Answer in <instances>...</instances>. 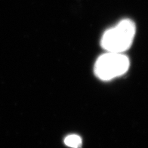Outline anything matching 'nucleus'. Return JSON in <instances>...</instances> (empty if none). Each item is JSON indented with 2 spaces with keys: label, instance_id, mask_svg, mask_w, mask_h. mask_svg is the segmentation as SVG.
Returning <instances> with one entry per match:
<instances>
[{
  "label": "nucleus",
  "instance_id": "2",
  "mask_svg": "<svg viewBox=\"0 0 148 148\" xmlns=\"http://www.w3.org/2000/svg\"><path fill=\"white\" fill-rule=\"evenodd\" d=\"M129 58L123 53L107 52L100 56L95 64V73L102 80H110L128 71Z\"/></svg>",
  "mask_w": 148,
  "mask_h": 148
},
{
  "label": "nucleus",
  "instance_id": "1",
  "mask_svg": "<svg viewBox=\"0 0 148 148\" xmlns=\"http://www.w3.org/2000/svg\"><path fill=\"white\" fill-rule=\"evenodd\" d=\"M135 32L136 27L132 21L123 20L103 33L101 41V46L108 52H124L132 44Z\"/></svg>",
  "mask_w": 148,
  "mask_h": 148
},
{
  "label": "nucleus",
  "instance_id": "3",
  "mask_svg": "<svg viewBox=\"0 0 148 148\" xmlns=\"http://www.w3.org/2000/svg\"><path fill=\"white\" fill-rule=\"evenodd\" d=\"M64 144L71 148H80L82 146V140L77 134H70L64 139Z\"/></svg>",
  "mask_w": 148,
  "mask_h": 148
}]
</instances>
